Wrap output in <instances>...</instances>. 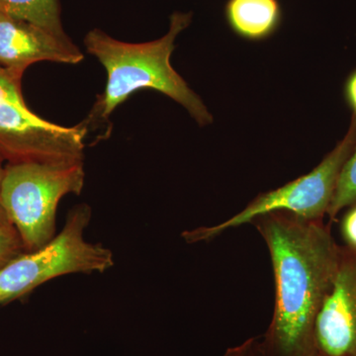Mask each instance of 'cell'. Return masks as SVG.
<instances>
[{"mask_svg":"<svg viewBox=\"0 0 356 356\" xmlns=\"http://www.w3.org/2000/svg\"><path fill=\"white\" fill-rule=\"evenodd\" d=\"M344 92H346V102L353 109V115L356 116V70L348 77Z\"/></svg>","mask_w":356,"mask_h":356,"instance_id":"14","label":"cell"},{"mask_svg":"<svg viewBox=\"0 0 356 356\" xmlns=\"http://www.w3.org/2000/svg\"><path fill=\"white\" fill-rule=\"evenodd\" d=\"M355 203L356 146L341 170L339 180H337L336 191H334L327 214L332 221L341 210L348 206L355 205Z\"/></svg>","mask_w":356,"mask_h":356,"instance_id":"11","label":"cell"},{"mask_svg":"<svg viewBox=\"0 0 356 356\" xmlns=\"http://www.w3.org/2000/svg\"><path fill=\"white\" fill-rule=\"evenodd\" d=\"M252 222L268 248L275 281L267 348L273 356H315L316 320L334 284L341 247L323 220L271 212Z\"/></svg>","mask_w":356,"mask_h":356,"instance_id":"1","label":"cell"},{"mask_svg":"<svg viewBox=\"0 0 356 356\" xmlns=\"http://www.w3.org/2000/svg\"><path fill=\"white\" fill-rule=\"evenodd\" d=\"M250 350H252V343H248L240 348L229 350L225 356H250Z\"/></svg>","mask_w":356,"mask_h":356,"instance_id":"15","label":"cell"},{"mask_svg":"<svg viewBox=\"0 0 356 356\" xmlns=\"http://www.w3.org/2000/svg\"><path fill=\"white\" fill-rule=\"evenodd\" d=\"M191 21V13H172L165 36L147 43L119 41L100 29L86 34V51L99 60L107 74L104 92L95 106L100 118H108L140 89H154L182 105L199 126L212 123L209 110L170 63L175 40Z\"/></svg>","mask_w":356,"mask_h":356,"instance_id":"2","label":"cell"},{"mask_svg":"<svg viewBox=\"0 0 356 356\" xmlns=\"http://www.w3.org/2000/svg\"><path fill=\"white\" fill-rule=\"evenodd\" d=\"M226 15L238 36L259 41L276 31L281 11L277 0H229Z\"/></svg>","mask_w":356,"mask_h":356,"instance_id":"9","label":"cell"},{"mask_svg":"<svg viewBox=\"0 0 356 356\" xmlns=\"http://www.w3.org/2000/svg\"><path fill=\"white\" fill-rule=\"evenodd\" d=\"M24 252L19 234L6 215L0 214V270Z\"/></svg>","mask_w":356,"mask_h":356,"instance_id":"12","label":"cell"},{"mask_svg":"<svg viewBox=\"0 0 356 356\" xmlns=\"http://www.w3.org/2000/svg\"><path fill=\"white\" fill-rule=\"evenodd\" d=\"M83 161L8 163L0 184V203L19 234L25 252L43 247L56 236L60 200L81 193Z\"/></svg>","mask_w":356,"mask_h":356,"instance_id":"3","label":"cell"},{"mask_svg":"<svg viewBox=\"0 0 356 356\" xmlns=\"http://www.w3.org/2000/svg\"><path fill=\"white\" fill-rule=\"evenodd\" d=\"M355 146L356 116L353 115L343 139L311 172L275 191L259 194L245 209L227 221L184 232L182 236L189 243L205 242L271 212H287L304 219L323 220L331 205L341 170Z\"/></svg>","mask_w":356,"mask_h":356,"instance_id":"6","label":"cell"},{"mask_svg":"<svg viewBox=\"0 0 356 356\" xmlns=\"http://www.w3.org/2000/svg\"><path fill=\"white\" fill-rule=\"evenodd\" d=\"M91 208L77 205L67 215L64 228L43 247L25 252L0 270V305L25 297L37 287L60 276L102 273L114 266L109 248L89 243L84 232Z\"/></svg>","mask_w":356,"mask_h":356,"instance_id":"4","label":"cell"},{"mask_svg":"<svg viewBox=\"0 0 356 356\" xmlns=\"http://www.w3.org/2000/svg\"><path fill=\"white\" fill-rule=\"evenodd\" d=\"M0 14L39 26L60 38H69L63 27L58 0H0Z\"/></svg>","mask_w":356,"mask_h":356,"instance_id":"10","label":"cell"},{"mask_svg":"<svg viewBox=\"0 0 356 356\" xmlns=\"http://www.w3.org/2000/svg\"><path fill=\"white\" fill-rule=\"evenodd\" d=\"M315 356H356V250L341 248L334 284L314 330Z\"/></svg>","mask_w":356,"mask_h":356,"instance_id":"7","label":"cell"},{"mask_svg":"<svg viewBox=\"0 0 356 356\" xmlns=\"http://www.w3.org/2000/svg\"><path fill=\"white\" fill-rule=\"evenodd\" d=\"M83 51L69 38L43 28L0 14V67L23 77L30 65L40 62L77 65Z\"/></svg>","mask_w":356,"mask_h":356,"instance_id":"8","label":"cell"},{"mask_svg":"<svg viewBox=\"0 0 356 356\" xmlns=\"http://www.w3.org/2000/svg\"><path fill=\"white\" fill-rule=\"evenodd\" d=\"M22 77L0 67V159L8 163L83 161L88 127L44 120L28 108Z\"/></svg>","mask_w":356,"mask_h":356,"instance_id":"5","label":"cell"},{"mask_svg":"<svg viewBox=\"0 0 356 356\" xmlns=\"http://www.w3.org/2000/svg\"><path fill=\"white\" fill-rule=\"evenodd\" d=\"M3 170L4 168H1V165H0V184H1L2 177H3ZM0 214H6L3 209H2L1 203H0Z\"/></svg>","mask_w":356,"mask_h":356,"instance_id":"16","label":"cell"},{"mask_svg":"<svg viewBox=\"0 0 356 356\" xmlns=\"http://www.w3.org/2000/svg\"><path fill=\"white\" fill-rule=\"evenodd\" d=\"M341 233L346 247L356 250V203L341 220Z\"/></svg>","mask_w":356,"mask_h":356,"instance_id":"13","label":"cell"}]
</instances>
